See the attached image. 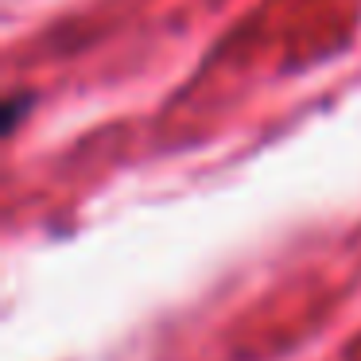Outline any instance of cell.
I'll list each match as a JSON object with an SVG mask.
<instances>
[{"label": "cell", "mask_w": 361, "mask_h": 361, "mask_svg": "<svg viewBox=\"0 0 361 361\" xmlns=\"http://www.w3.org/2000/svg\"><path fill=\"white\" fill-rule=\"evenodd\" d=\"M32 105H35L32 94H12L8 102H4V133H8V136L16 133V128H20V117H24Z\"/></svg>", "instance_id": "6da1fadb"}]
</instances>
